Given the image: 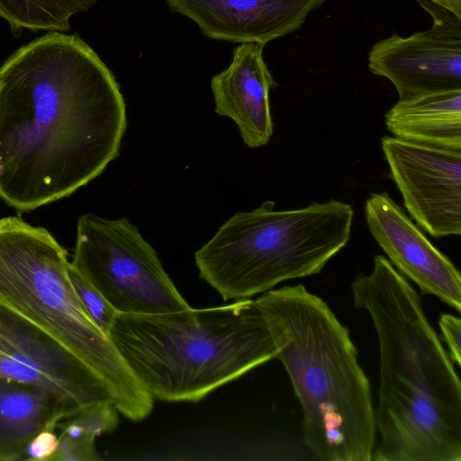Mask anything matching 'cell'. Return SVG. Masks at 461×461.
Instances as JSON below:
<instances>
[{"label":"cell","instance_id":"cell-1","mask_svg":"<svg viewBox=\"0 0 461 461\" xmlns=\"http://www.w3.org/2000/svg\"><path fill=\"white\" fill-rule=\"evenodd\" d=\"M126 104L77 33L49 32L0 67V198L31 211L67 197L120 153Z\"/></svg>","mask_w":461,"mask_h":461},{"label":"cell","instance_id":"cell-2","mask_svg":"<svg viewBox=\"0 0 461 461\" xmlns=\"http://www.w3.org/2000/svg\"><path fill=\"white\" fill-rule=\"evenodd\" d=\"M303 412V438L323 461H372L376 442L370 382L348 329L303 285L255 300Z\"/></svg>","mask_w":461,"mask_h":461},{"label":"cell","instance_id":"cell-3","mask_svg":"<svg viewBox=\"0 0 461 461\" xmlns=\"http://www.w3.org/2000/svg\"><path fill=\"white\" fill-rule=\"evenodd\" d=\"M109 338L146 392L164 402H198L276 355L249 298L158 314L117 312Z\"/></svg>","mask_w":461,"mask_h":461},{"label":"cell","instance_id":"cell-4","mask_svg":"<svg viewBox=\"0 0 461 461\" xmlns=\"http://www.w3.org/2000/svg\"><path fill=\"white\" fill-rule=\"evenodd\" d=\"M68 264L66 249L45 228L20 217L0 219V303L92 369L121 414L133 421L144 420L154 399L86 312L71 283Z\"/></svg>","mask_w":461,"mask_h":461},{"label":"cell","instance_id":"cell-5","mask_svg":"<svg viewBox=\"0 0 461 461\" xmlns=\"http://www.w3.org/2000/svg\"><path fill=\"white\" fill-rule=\"evenodd\" d=\"M274 208V201H266L236 212L195 252L199 276L224 301L317 275L350 239L354 210L347 203L331 199L294 210Z\"/></svg>","mask_w":461,"mask_h":461},{"label":"cell","instance_id":"cell-6","mask_svg":"<svg viewBox=\"0 0 461 461\" xmlns=\"http://www.w3.org/2000/svg\"><path fill=\"white\" fill-rule=\"evenodd\" d=\"M353 303L370 316L380 355L379 390L428 397L461 409V383L428 321L420 296L384 256L350 284Z\"/></svg>","mask_w":461,"mask_h":461},{"label":"cell","instance_id":"cell-7","mask_svg":"<svg viewBox=\"0 0 461 461\" xmlns=\"http://www.w3.org/2000/svg\"><path fill=\"white\" fill-rule=\"evenodd\" d=\"M70 263L117 312L158 314L190 307L154 248L126 217H79Z\"/></svg>","mask_w":461,"mask_h":461},{"label":"cell","instance_id":"cell-8","mask_svg":"<svg viewBox=\"0 0 461 461\" xmlns=\"http://www.w3.org/2000/svg\"><path fill=\"white\" fill-rule=\"evenodd\" d=\"M0 377L50 392L65 404L69 417L93 404L113 402L103 380L84 362L2 303Z\"/></svg>","mask_w":461,"mask_h":461},{"label":"cell","instance_id":"cell-9","mask_svg":"<svg viewBox=\"0 0 461 461\" xmlns=\"http://www.w3.org/2000/svg\"><path fill=\"white\" fill-rule=\"evenodd\" d=\"M381 147L404 206L435 238L461 234V151L394 136Z\"/></svg>","mask_w":461,"mask_h":461},{"label":"cell","instance_id":"cell-10","mask_svg":"<svg viewBox=\"0 0 461 461\" xmlns=\"http://www.w3.org/2000/svg\"><path fill=\"white\" fill-rule=\"evenodd\" d=\"M461 21H436L428 31L385 38L371 48L370 71L387 78L399 99L461 89Z\"/></svg>","mask_w":461,"mask_h":461},{"label":"cell","instance_id":"cell-11","mask_svg":"<svg viewBox=\"0 0 461 461\" xmlns=\"http://www.w3.org/2000/svg\"><path fill=\"white\" fill-rule=\"evenodd\" d=\"M365 218L370 233L398 272L422 294L434 295L460 312L459 271L386 192L370 194Z\"/></svg>","mask_w":461,"mask_h":461},{"label":"cell","instance_id":"cell-12","mask_svg":"<svg viewBox=\"0 0 461 461\" xmlns=\"http://www.w3.org/2000/svg\"><path fill=\"white\" fill-rule=\"evenodd\" d=\"M327 0H165L207 37L266 44L298 30Z\"/></svg>","mask_w":461,"mask_h":461},{"label":"cell","instance_id":"cell-13","mask_svg":"<svg viewBox=\"0 0 461 461\" xmlns=\"http://www.w3.org/2000/svg\"><path fill=\"white\" fill-rule=\"evenodd\" d=\"M261 43H241L230 66L213 76L211 89L215 113L231 119L249 148L265 146L273 134L269 92L276 86Z\"/></svg>","mask_w":461,"mask_h":461},{"label":"cell","instance_id":"cell-14","mask_svg":"<svg viewBox=\"0 0 461 461\" xmlns=\"http://www.w3.org/2000/svg\"><path fill=\"white\" fill-rule=\"evenodd\" d=\"M69 417L65 404L39 386L0 377V460H23L40 432Z\"/></svg>","mask_w":461,"mask_h":461},{"label":"cell","instance_id":"cell-15","mask_svg":"<svg viewBox=\"0 0 461 461\" xmlns=\"http://www.w3.org/2000/svg\"><path fill=\"white\" fill-rule=\"evenodd\" d=\"M385 125L394 137L461 151V89L399 99L385 113Z\"/></svg>","mask_w":461,"mask_h":461},{"label":"cell","instance_id":"cell-16","mask_svg":"<svg viewBox=\"0 0 461 461\" xmlns=\"http://www.w3.org/2000/svg\"><path fill=\"white\" fill-rule=\"evenodd\" d=\"M97 0H0V17L11 31L27 29L66 32L71 27L70 18L95 5Z\"/></svg>","mask_w":461,"mask_h":461},{"label":"cell","instance_id":"cell-17","mask_svg":"<svg viewBox=\"0 0 461 461\" xmlns=\"http://www.w3.org/2000/svg\"><path fill=\"white\" fill-rule=\"evenodd\" d=\"M68 274L74 289L86 312L97 327L109 336L117 312L70 262L68 264Z\"/></svg>","mask_w":461,"mask_h":461},{"label":"cell","instance_id":"cell-18","mask_svg":"<svg viewBox=\"0 0 461 461\" xmlns=\"http://www.w3.org/2000/svg\"><path fill=\"white\" fill-rule=\"evenodd\" d=\"M443 339L448 348L449 357L461 366V321L451 313H442L438 321Z\"/></svg>","mask_w":461,"mask_h":461},{"label":"cell","instance_id":"cell-19","mask_svg":"<svg viewBox=\"0 0 461 461\" xmlns=\"http://www.w3.org/2000/svg\"><path fill=\"white\" fill-rule=\"evenodd\" d=\"M58 446L59 438L53 430L41 431L28 444L23 460H51Z\"/></svg>","mask_w":461,"mask_h":461},{"label":"cell","instance_id":"cell-20","mask_svg":"<svg viewBox=\"0 0 461 461\" xmlns=\"http://www.w3.org/2000/svg\"><path fill=\"white\" fill-rule=\"evenodd\" d=\"M461 19V0H430Z\"/></svg>","mask_w":461,"mask_h":461}]
</instances>
